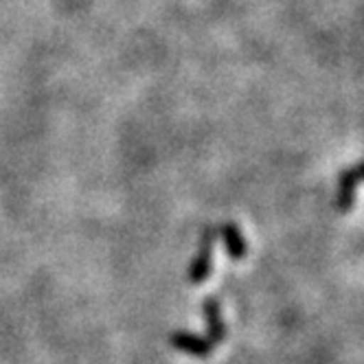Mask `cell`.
<instances>
[{
    "instance_id": "obj_1",
    "label": "cell",
    "mask_w": 364,
    "mask_h": 364,
    "mask_svg": "<svg viewBox=\"0 0 364 364\" xmlns=\"http://www.w3.org/2000/svg\"><path fill=\"white\" fill-rule=\"evenodd\" d=\"M215 240H218V230L213 226L204 228L202 230V237H200V246H198V252L193 257V262L187 270V279L189 283L193 285H202L206 279L211 277V270H213V246H215Z\"/></svg>"
},
{
    "instance_id": "obj_2",
    "label": "cell",
    "mask_w": 364,
    "mask_h": 364,
    "mask_svg": "<svg viewBox=\"0 0 364 364\" xmlns=\"http://www.w3.org/2000/svg\"><path fill=\"white\" fill-rule=\"evenodd\" d=\"M169 343L173 349L187 353V355H193V358H209L215 349V345L209 341V338L193 333V331H173Z\"/></svg>"
},
{
    "instance_id": "obj_3",
    "label": "cell",
    "mask_w": 364,
    "mask_h": 364,
    "mask_svg": "<svg viewBox=\"0 0 364 364\" xmlns=\"http://www.w3.org/2000/svg\"><path fill=\"white\" fill-rule=\"evenodd\" d=\"M202 316L206 321V338H209L213 345L224 343L228 329H226V321L222 318V305L215 296H206L202 301Z\"/></svg>"
},
{
    "instance_id": "obj_4",
    "label": "cell",
    "mask_w": 364,
    "mask_h": 364,
    "mask_svg": "<svg viewBox=\"0 0 364 364\" xmlns=\"http://www.w3.org/2000/svg\"><path fill=\"white\" fill-rule=\"evenodd\" d=\"M360 176H362L360 165H353V167H349V169H345L341 173V180H338V196H336V209L341 211V213H349L351 211Z\"/></svg>"
},
{
    "instance_id": "obj_5",
    "label": "cell",
    "mask_w": 364,
    "mask_h": 364,
    "mask_svg": "<svg viewBox=\"0 0 364 364\" xmlns=\"http://www.w3.org/2000/svg\"><path fill=\"white\" fill-rule=\"evenodd\" d=\"M218 235L224 242V248H226V252L232 262H242L248 252V244H246L242 228L235 222H224L218 230Z\"/></svg>"
}]
</instances>
